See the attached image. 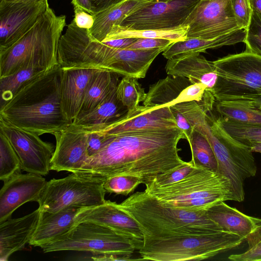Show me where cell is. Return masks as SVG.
<instances>
[{"label": "cell", "mask_w": 261, "mask_h": 261, "mask_svg": "<svg viewBox=\"0 0 261 261\" xmlns=\"http://www.w3.org/2000/svg\"><path fill=\"white\" fill-rule=\"evenodd\" d=\"M86 132L88 133L87 152L90 157L97 153L103 147L107 141L108 135L95 132Z\"/></svg>", "instance_id": "cell-44"}, {"label": "cell", "mask_w": 261, "mask_h": 261, "mask_svg": "<svg viewBox=\"0 0 261 261\" xmlns=\"http://www.w3.org/2000/svg\"><path fill=\"white\" fill-rule=\"evenodd\" d=\"M206 86L201 83L192 84L184 89L174 101V104L185 101H200L206 90Z\"/></svg>", "instance_id": "cell-41"}, {"label": "cell", "mask_w": 261, "mask_h": 261, "mask_svg": "<svg viewBox=\"0 0 261 261\" xmlns=\"http://www.w3.org/2000/svg\"><path fill=\"white\" fill-rule=\"evenodd\" d=\"M230 1L234 15L239 26L242 29L247 30L252 13L250 0Z\"/></svg>", "instance_id": "cell-40"}, {"label": "cell", "mask_w": 261, "mask_h": 261, "mask_svg": "<svg viewBox=\"0 0 261 261\" xmlns=\"http://www.w3.org/2000/svg\"><path fill=\"white\" fill-rule=\"evenodd\" d=\"M76 224L83 221L95 223L112 229L134 240L143 242L144 235L137 221L110 200L96 206L82 208L75 218Z\"/></svg>", "instance_id": "cell-18"}, {"label": "cell", "mask_w": 261, "mask_h": 261, "mask_svg": "<svg viewBox=\"0 0 261 261\" xmlns=\"http://www.w3.org/2000/svg\"><path fill=\"white\" fill-rule=\"evenodd\" d=\"M48 0H3L1 2H5L8 3H18V2H43Z\"/></svg>", "instance_id": "cell-52"}, {"label": "cell", "mask_w": 261, "mask_h": 261, "mask_svg": "<svg viewBox=\"0 0 261 261\" xmlns=\"http://www.w3.org/2000/svg\"><path fill=\"white\" fill-rule=\"evenodd\" d=\"M246 31L242 29L214 38H188L174 42L163 52V56L168 59L193 53H204L207 49L220 48L244 42Z\"/></svg>", "instance_id": "cell-24"}, {"label": "cell", "mask_w": 261, "mask_h": 261, "mask_svg": "<svg viewBox=\"0 0 261 261\" xmlns=\"http://www.w3.org/2000/svg\"><path fill=\"white\" fill-rule=\"evenodd\" d=\"M127 111L117 98L116 89L93 110L75 119L72 124L82 128L101 126L118 119Z\"/></svg>", "instance_id": "cell-26"}, {"label": "cell", "mask_w": 261, "mask_h": 261, "mask_svg": "<svg viewBox=\"0 0 261 261\" xmlns=\"http://www.w3.org/2000/svg\"><path fill=\"white\" fill-rule=\"evenodd\" d=\"M121 76L106 69H100L96 72L89 83L82 106L76 118L89 113L115 90Z\"/></svg>", "instance_id": "cell-25"}, {"label": "cell", "mask_w": 261, "mask_h": 261, "mask_svg": "<svg viewBox=\"0 0 261 261\" xmlns=\"http://www.w3.org/2000/svg\"><path fill=\"white\" fill-rule=\"evenodd\" d=\"M55 66L46 62H31L14 73L0 77L1 106L11 99L27 84Z\"/></svg>", "instance_id": "cell-27"}, {"label": "cell", "mask_w": 261, "mask_h": 261, "mask_svg": "<svg viewBox=\"0 0 261 261\" xmlns=\"http://www.w3.org/2000/svg\"><path fill=\"white\" fill-rule=\"evenodd\" d=\"M207 216L224 231L252 245L261 236V219L247 215L222 201L206 210Z\"/></svg>", "instance_id": "cell-19"}, {"label": "cell", "mask_w": 261, "mask_h": 261, "mask_svg": "<svg viewBox=\"0 0 261 261\" xmlns=\"http://www.w3.org/2000/svg\"><path fill=\"white\" fill-rule=\"evenodd\" d=\"M252 10L261 14V0H250Z\"/></svg>", "instance_id": "cell-50"}, {"label": "cell", "mask_w": 261, "mask_h": 261, "mask_svg": "<svg viewBox=\"0 0 261 261\" xmlns=\"http://www.w3.org/2000/svg\"><path fill=\"white\" fill-rule=\"evenodd\" d=\"M188 28V26L183 25L170 30H134L114 25L102 42L126 38L165 39L174 42L184 41L186 39Z\"/></svg>", "instance_id": "cell-30"}, {"label": "cell", "mask_w": 261, "mask_h": 261, "mask_svg": "<svg viewBox=\"0 0 261 261\" xmlns=\"http://www.w3.org/2000/svg\"><path fill=\"white\" fill-rule=\"evenodd\" d=\"M196 166L191 161L186 162L177 168L156 176L146 188L160 187L178 181L186 177Z\"/></svg>", "instance_id": "cell-39"}, {"label": "cell", "mask_w": 261, "mask_h": 261, "mask_svg": "<svg viewBox=\"0 0 261 261\" xmlns=\"http://www.w3.org/2000/svg\"><path fill=\"white\" fill-rule=\"evenodd\" d=\"M66 16L49 7L36 24L9 47L0 50V77L11 75L34 61L59 64L58 48Z\"/></svg>", "instance_id": "cell-5"}, {"label": "cell", "mask_w": 261, "mask_h": 261, "mask_svg": "<svg viewBox=\"0 0 261 261\" xmlns=\"http://www.w3.org/2000/svg\"><path fill=\"white\" fill-rule=\"evenodd\" d=\"M199 102L190 101L176 103L170 107L178 128L181 130L188 141L193 130L192 119Z\"/></svg>", "instance_id": "cell-36"}, {"label": "cell", "mask_w": 261, "mask_h": 261, "mask_svg": "<svg viewBox=\"0 0 261 261\" xmlns=\"http://www.w3.org/2000/svg\"><path fill=\"white\" fill-rule=\"evenodd\" d=\"M3 0H0V2L2 1Z\"/></svg>", "instance_id": "cell-54"}, {"label": "cell", "mask_w": 261, "mask_h": 261, "mask_svg": "<svg viewBox=\"0 0 261 261\" xmlns=\"http://www.w3.org/2000/svg\"><path fill=\"white\" fill-rule=\"evenodd\" d=\"M49 7L48 1L0 2V50L27 33Z\"/></svg>", "instance_id": "cell-14"}, {"label": "cell", "mask_w": 261, "mask_h": 261, "mask_svg": "<svg viewBox=\"0 0 261 261\" xmlns=\"http://www.w3.org/2000/svg\"><path fill=\"white\" fill-rule=\"evenodd\" d=\"M4 182L0 191V223L10 219L26 202H37L47 181L42 175L20 173Z\"/></svg>", "instance_id": "cell-17"}, {"label": "cell", "mask_w": 261, "mask_h": 261, "mask_svg": "<svg viewBox=\"0 0 261 261\" xmlns=\"http://www.w3.org/2000/svg\"><path fill=\"white\" fill-rule=\"evenodd\" d=\"M221 117L237 122L261 126V111L239 100H224L216 104Z\"/></svg>", "instance_id": "cell-31"}, {"label": "cell", "mask_w": 261, "mask_h": 261, "mask_svg": "<svg viewBox=\"0 0 261 261\" xmlns=\"http://www.w3.org/2000/svg\"><path fill=\"white\" fill-rule=\"evenodd\" d=\"M192 154L193 164L217 172V162L207 138L194 129L188 140Z\"/></svg>", "instance_id": "cell-32"}, {"label": "cell", "mask_w": 261, "mask_h": 261, "mask_svg": "<svg viewBox=\"0 0 261 261\" xmlns=\"http://www.w3.org/2000/svg\"><path fill=\"white\" fill-rule=\"evenodd\" d=\"M141 184L142 180L138 177L120 175L106 178L103 187L106 192L127 196Z\"/></svg>", "instance_id": "cell-37"}, {"label": "cell", "mask_w": 261, "mask_h": 261, "mask_svg": "<svg viewBox=\"0 0 261 261\" xmlns=\"http://www.w3.org/2000/svg\"><path fill=\"white\" fill-rule=\"evenodd\" d=\"M117 206L138 223L144 239L196 236L223 231L205 211L170 207L145 191L137 192Z\"/></svg>", "instance_id": "cell-3"}, {"label": "cell", "mask_w": 261, "mask_h": 261, "mask_svg": "<svg viewBox=\"0 0 261 261\" xmlns=\"http://www.w3.org/2000/svg\"><path fill=\"white\" fill-rule=\"evenodd\" d=\"M81 208L69 206L55 212L40 210L37 227L29 244L41 248L67 234L76 224L75 218Z\"/></svg>", "instance_id": "cell-22"}, {"label": "cell", "mask_w": 261, "mask_h": 261, "mask_svg": "<svg viewBox=\"0 0 261 261\" xmlns=\"http://www.w3.org/2000/svg\"><path fill=\"white\" fill-rule=\"evenodd\" d=\"M61 84V105L65 118L72 122L81 110L89 83L100 69L62 68Z\"/></svg>", "instance_id": "cell-20"}, {"label": "cell", "mask_w": 261, "mask_h": 261, "mask_svg": "<svg viewBox=\"0 0 261 261\" xmlns=\"http://www.w3.org/2000/svg\"><path fill=\"white\" fill-rule=\"evenodd\" d=\"M38 208L22 217L9 219L0 223V260L7 261L11 255L29 243L40 215Z\"/></svg>", "instance_id": "cell-21"}, {"label": "cell", "mask_w": 261, "mask_h": 261, "mask_svg": "<svg viewBox=\"0 0 261 261\" xmlns=\"http://www.w3.org/2000/svg\"><path fill=\"white\" fill-rule=\"evenodd\" d=\"M218 75L210 91L217 102L261 93V56L245 50L213 61Z\"/></svg>", "instance_id": "cell-9"}, {"label": "cell", "mask_w": 261, "mask_h": 261, "mask_svg": "<svg viewBox=\"0 0 261 261\" xmlns=\"http://www.w3.org/2000/svg\"><path fill=\"white\" fill-rule=\"evenodd\" d=\"M166 73L173 76L188 78L192 84L201 83L210 91L218 79L213 61L207 60L200 53H193L168 59L165 66Z\"/></svg>", "instance_id": "cell-23"}, {"label": "cell", "mask_w": 261, "mask_h": 261, "mask_svg": "<svg viewBox=\"0 0 261 261\" xmlns=\"http://www.w3.org/2000/svg\"><path fill=\"white\" fill-rule=\"evenodd\" d=\"M20 159L6 135L0 130V180L4 182L21 173Z\"/></svg>", "instance_id": "cell-33"}, {"label": "cell", "mask_w": 261, "mask_h": 261, "mask_svg": "<svg viewBox=\"0 0 261 261\" xmlns=\"http://www.w3.org/2000/svg\"><path fill=\"white\" fill-rule=\"evenodd\" d=\"M183 25L188 38H214L242 30L230 0H200Z\"/></svg>", "instance_id": "cell-12"}, {"label": "cell", "mask_w": 261, "mask_h": 261, "mask_svg": "<svg viewBox=\"0 0 261 261\" xmlns=\"http://www.w3.org/2000/svg\"><path fill=\"white\" fill-rule=\"evenodd\" d=\"M142 1H153V2H167L172 0H142Z\"/></svg>", "instance_id": "cell-53"}, {"label": "cell", "mask_w": 261, "mask_h": 261, "mask_svg": "<svg viewBox=\"0 0 261 261\" xmlns=\"http://www.w3.org/2000/svg\"><path fill=\"white\" fill-rule=\"evenodd\" d=\"M244 43L246 51L261 56V14L252 10Z\"/></svg>", "instance_id": "cell-38"}, {"label": "cell", "mask_w": 261, "mask_h": 261, "mask_svg": "<svg viewBox=\"0 0 261 261\" xmlns=\"http://www.w3.org/2000/svg\"><path fill=\"white\" fill-rule=\"evenodd\" d=\"M71 3L74 8L79 7L87 13L91 14V8L89 0H72Z\"/></svg>", "instance_id": "cell-49"}, {"label": "cell", "mask_w": 261, "mask_h": 261, "mask_svg": "<svg viewBox=\"0 0 261 261\" xmlns=\"http://www.w3.org/2000/svg\"><path fill=\"white\" fill-rule=\"evenodd\" d=\"M164 205L189 211H205L222 201H236L230 180L218 172L196 167L181 180L144 190Z\"/></svg>", "instance_id": "cell-4"}, {"label": "cell", "mask_w": 261, "mask_h": 261, "mask_svg": "<svg viewBox=\"0 0 261 261\" xmlns=\"http://www.w3.org/2000/svg\"><path fill=\"white\" fill-rule=\"evenodd\" d=\"M146 2L147 1L125 0L116 6L93 15V25L88 30L90 38L102 42L114 25L120 24L128 13Z\"/></svg>", "instance_id": "cell-29"}, {"label": "cell", "mask_w": 261, "mask_h": 261, "mask_svg": "<svg viewBox=\"0 0 261 261\" xmlns=\"http://www.w3.org/2000/svg\"><path fill=\"white\" fill-rule=\"evenodd\" d=\"M138 79L125 76L119 81L116 89L117 98L126 107L128 111L133 110L143 101L146 96L144 89Z\"/></svg>", "instance_id": "cell-35"}, {"label": "cell", "mask_w": 261, "mask_h": 261, "mask_svg": "<svg viewBox=\"0 0 261 261\" xmlns=\"http://www.w3.org/2000/svg\"><path fill=\"white\" fill-rule=\"evenodd\" d=\"M200 1H147L128 13L119 25L134 30L175 29L183 26Z\"/></svg>", "instance_id": "cell-11"}, {"label": "cell", "mask_w": 261, "mask_h": 261, "mask_svg": "<svg viewBox=\"0 0 261 261\" xmlns=\"http://www.w3.org/2000/svg\"><path fill=\"white\" fill-rule=\"evenodd\" d=\"M174 41L165 39L138 38L125 48L132 49H149L159 47H168Z\"/></svg>", "instance_id": "cell-43"}, {"label": "cell", "mask_w": 261, "mask_h": 261, "mask_svg": "<svg viewBox=\"0 0 261 261\" xmlns=\"http://www.w3.org/2000/svg\"><path fill=\"white\" fill-rule=\"evenodd\" d=\"M143 242L122 236L105 226L88 221L76 223L65 235L42 248L44 253L59 251L90 252L130 257Z\"/></svg>", "instance_id": "cell-8"}, {"label": "cell", "mask_w": 261, "mask_h": 261, "mask_svg": "<svg viewBox=\"0 0 261 261\" xmlns=\"http://www.w3.org/2000/svg\"><path fill=\"white\" fill-rule=\"evenodd\" d=\"M228 258L233 261H261V236L245 251L231 254Z\"/></svg>", "instance_id": "cell-42"}, {"label": "cell", "mask_w": 261, "mask_h": 261, "mask_svg": "<svg viewBox=\"0 0 261 261\" xmlns=\"http://www.w3.org/2000/svg\"><path fill=\"white\" fill-rule=\"evenodd\" d=\"M74 18L73 19L76 25L82 29L88 30L91 29L94 21V16L79 7L74 8Z\"/></svg>", "instance_id": "cell-45"}, {"label": "cell", "mask_w": 261, "mask_h": 261, "mask_svg": "<svg viewBox=\"0 0 261 261\" xmlns=\"http://www.w3.org/2000/svg\"><path fill=\"white\" fill-rule=\"evenodd\" d=\"M218 118L227 133L243 144L249 147L253 143L261 142V126L241 123L221 116Z\"/></svg>", "instance_id": "cell-34"}, {"label": "cell", "mask_w": 261, "mask_h": 261, "mask_svg": "<svg viewBox=\"0 0 261 261\" xmlns=\"http://www.w3.org/2000/svg\"><path fill=\"white\" fill-rule=\"evenodd\" d=\"M105 179L79 173L47 181L37 201L41 211L55 212L74 206L84 208L103 203Z\"/></svg>", "instance_id": "cell-10"}, {"label": "cell", "mask_w": 261, "mask_h": 261, "mask_svg": "<svg viewBox=\"0 0 261 261\" xmlns=\"http://www.w3.org/2000/svg\"><path fill=\"white\" fill-rule=\"evenodd\" d=\"M0 130L17 153L22 170L42 176L48 174L55 149L51 143L43 141L35 133L10 124L1 118Z\"/></svg>", "instance_id": "cell-13"}, {"label": "cell", "mask_w": 261, "mask_h": 261, "mask_svg": "<svg viewBox=\"0 0 261 261\" xmlns=\"http://www.w3.org/2000/svg\"><path fill=\"white\" fill-rule=\"evenodd\" d=\"M91 15H95L100 12L122 3L125 0H89Z\"/></svg>", "instance_id": "cell-46"}, {"label": "cell", "mask_w": 261, "mask_h": 261, "mask_svg": "<svg viewBox=\"0 0 261 261\" xmlns=\"http://www.w3.org/2000/svg\"><path fill=\"white\" fill-rule=\"evenodd\" d=\"M108 135L103 147L76 173L102 179L120 175L139 177L146 186L158 176L185 164L177 147L185 139L178 128L151 129Z\"/></svg>", "instance_id": "cell-1"}, {"label": "cell", "mask_w": 261, "mask_h": 261, "mask_svg": "<svg viewBox=\"0 0 261 261\" xmlns=\"http://www.w3.org/2000/svg\"><path fill=\"white\" fill-rule=\"evenodd\" d=\"M191 84L187 77L168 75L149 86L143 105L150 107L173 105L181 92Z\"/></svg>", "instance_id": "cell-28"}, {"label": "cell", "mask_w": 261, "mask_h": 261, "mask_svg": "<svg viewBox=\"0 0 261 261\" xmlns=\"http://www.w3.org/2000/svg\"><path fill=\"white\" fill-rule=\"evenodd\" d=\"M230 100H239L261 111V93L243 96Z\"/></svg>", "instance_id": "cell-47"}, {"label": "cell", "mask_w": 261, "mask_h": 261, "mask_svg": "<svg viewBox=\"0 0 261 261\" xmlns=\"http://www.w3.org/2000/svg\"><path fill=\"white\" fill-rule=\"evenodd\" d=\"M174 128L178 127L169 106L150 107L139 105L133 110L127 111L124 116L110 123L79 128L86 132L115 135L144 129Z\"/></svg>", "instance_id": "cell-15"}, {"label": "cell", "mask_w": 261, "mask_h": 261, "mask_svg": "<svg viewBox=\"0 0 261 261\" xmlns=\"http://www.w3.org/2000/svg\"><path fill=\"white\" fill-rule=\"evenodd\" d=\"M54 135L56 144L50 170L76 173L89 157L87 132L71 124Z\"/></svg>", "instance_id": "cell-16"}, {"label": "cell", "mask_w": 261, "mask_h": 261, "mask_svg": "<svg viewBox=\"0 0 261 261\" xmlns=\"http://www.w3.org/2000/svg\"><path fill=\"white\" fill-rule=\"evenodd\" d=\"M194 129L208 140L217 162V172L231 181L236 201L244 200L245 180L253 177L257 166L250 148L233 138L223 128L218 118L210 124L205 111L197 116Z\"/></svg>", "instance_id": "cell-6"}, {"label": "cell", "mask_w": 261, "mask_h": 261, "mask_svg": "<svg viewBox=\"0 0 261 261\" xmlns=\"http://www.w3.org/2000/svg\"><path fill=\"white\" fill-rule=\"evenodd\" d=\"M62 70L58 64L24 85L1 106L0 118L39 136L54 135L71 124L62 109Z\"/></svg>", "instance_id": "cell-2"}, {"label": "cell", "mask_w": 261, "mask_h": 261, "mask_svg": "<svg viewBox=\"0 0 261 261\" xmlns=\"http://www.w3.org/2000/svg\"><path fill=\"white\" fill-rule=\"evenodd\" d=\"M252 152L261 153V142L254 143L251 144L249 146Z\"/></svg>", "instance_id": "cell-51"}, {"label": "cell", "mask_w": 261, "mask_h": 261, "mask_svg": "<svg viewBox=\"0 0 261 261\" xmlns=\"http://www.w3.org/2000/svg\"><path fill=\"white\" fill-rule=\"evenodd\" d=\"M138 38H126L110 40L105 42H102L107 45L117 48H125L130 45Z\"/></svg>", "instance_id": "cell-48"}, {"label": "cell", "mask_w": 261, "mask_h": 261, "mask_svg": "<svg viewBox=\"0 0 261 261\" xmlns=\"http://www.w3.org/2000/svg\"><path fill=\"white\" fill-rule=\"evenodd\" d=\"M244 241L236 234L220 231L202 235L144 239L138 250L142 260H201L236 248Z\"/></svg>", "instance_id": "cell-7"}]
</instances>
